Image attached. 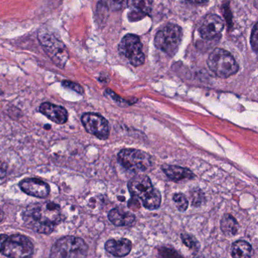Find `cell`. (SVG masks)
Returning <instances> with one entry per match:
<instances>
[{
	"label": "cell",
	"mask_w": 258,
	"mask_h": 258,
	"mask_svg": "<svg viewBox=\"0 0 258 258\" xmlns=\"http://www.w3.org/2000/svg\"><path fill=\"white\" fill-rule=\"evenodd\" d=\"M23 221L27 227L36 233L50 234L59 224L64 216L59 205L51 202L34 203L27 206L22 214Z\"/></svg>",
	"instance_id": "1"
},
{
	"label": "cell",
	"mask_w": 258,
	"mask_h": 258,
	"mask_svg": "<svg viewBox=\"0 0 258 258\" xmlns=\"http://www.w3.org/2000/svg\"><path fill=\"white\" fill-rule=\"evenodd\" d=\"M181 239L183 241V244L188 248L191 249L198 250V247H199V243L198 240L195 239V236H192L187 233H182Z\"/></svg>",
	"instance_id": "22"
},
{
	"label": "cell",
	"mask_w": 258,
	"mask_h": 258,
	"mask_svg": "<svg viewBox=\"0 0 258 258\" xmlns=\"http://www.w3.org/2000/svg\"><path fill=\"white\" fill-rule=\"evenodd\" d=\"M183 39V30L177 24H169L156 33L154 45L159 49L170 56H174L178 51Z\"/></svg>",
	"instance_id": "6"
},
{
	"label": "cell",
	"mask_w": 258,
	"mask_h": 258,
	"mask_svg": "<svg viewBox=\"0 0 258 258\" xmlns=\"http://www.w3.org/2000/svg\"><path fill=\"white\" fill-rule=\"evenodd\" d=\"M224 28V20L219 15L211 14L203 18L200 23L198 32L202 39L210 40L219 36Z\"/></svg>",
	"instance_id": "11"
},
{
	"label": "cell",
	"mask_w": 258,
	"mask_h": 258,
	"mask_svg": "<svg viewBox=\"0 0 258 258\" xmlns=\"http://www.w3.org/2000/svg\"><path fill=\"white\" fill-rule=\"evenodd\" d=\"M162 169L165 174L174 181L192 179L194 177V174L190 170L176 165H164Z\"/></svg>",
	"instance_id": "17"
},
{
	"label": "cell",
	"mask_w": 258,
	"mask_h": 258,
	"mask_svg": "<svg viewBox=\"0 0 258 258\" xmlns=\"http://www.w3.org/2000/svg\"><path fill=\"white\" fill-rule=\"evenodd\" d=\"M173 200H174L177 209L180 212H183L187 210L188 207H189V201H188L187 198L184 194H174V197H173Z\"/></svg>",
	"instance_id": "20"
},
{
	"label": "cell",
	"mask_w": 258,
	"mask_h": 258,
	"mask_svg": "<svg viewBox=\"0 0 258 258\" xmlns=\"http://www.w3.org/2000/svg\"><path fill=\"white\" fill-rule=\"evenodd\" d=\"M153 0H127L129 17L131 21H138L151 12Z\"/></svg>",
	"instance_id": "15"
},
{
	"label": "cell",
	"mask_w": 258,
	"mask_h": 258,
	"mask_svg": "<svg viewBox=\"0 0 258 258\" xmlns=\"http://www.w3.org/2000/svg\"><path fill=\"white\" fill-rule=\"evenodd\" d=\"M131 241L125 238L109 239L105 244L106 251L115 257H124L128 255L132 250Z\"/></svg>",
	"instance_id": "14"
},
{
	"label": "cell",
	"mask_w": 258,
	"mask_h": 258,
	"mask_svg": "<svg viewBox=\"0 0 258 258\" xmlns=\"http://www.w3.org/2000/svg\"><path fill=\"white\" fill-rule=\"evenodd\" d=\"M7 165H6V162L0 160V179L6 177V174H7Z\"/></svg>",
	"instance_id": "27"
},
{
	"label": "cell",
	"mask_w": 258,
	"mask_h": 258,
	"mask_svg": "<svg viewBox=\"0 0 258 258\" xmlns=\"http://www.w3.org/2000/svg\"><path fill=\"white\" fill-rule=\"evenodd\" d=\"M252 255V247L246 241L238 240L232 246L233 258H251Z\"/></svg>",
	"instance_id": "19"
},
{
	"label": "cell",
	"mask_w": 258,
	"mask_h": 258,
	"mask_svg": "<svg viewBox=\"0 0 258 258\" xmlns=\"http://www.w3.org/2000/svg\"><path fill=\"white\" fill-rule=\"evenodd\" d=\"M128 189L133 198L142 200L145 209H154L162 201L160 192L153 187L148 176L139 174L133 177L129 182Z\"/></svg>",
	"instance_id": "2"
},
{
	"label": "cell",
	"mask_w": 258,
	"mask_h": 258,
	"mask_svg": "<svg viewBox=\"0 0 258 258\" xmlns=\"http://www.w3.org/2000/svg\"><path fill=\"white\" fill-rule=\"evenodd\" d=\"M125 0H110V7L113 11H118L122 9Z\"/></svg>",
	"instance_id": "26"
},
{
	"label": "cell",
	"mask_w": 258,
	"mask_h": 258,
	"mask_svg": "<svg viewBox=\"0 0 258 258\" xmlns=\"http://www.w3.org/2000/svg\"><path fill=\"white\" fill-rule=\"evenodd\" d=\"M34 246L27 236L22 235L8 236L3 245L2 254L9 258H30Z\"/></svg>",
	"instance_id": "7"
},
{
	"label": "cell",
	"mask_w": 258,
	"mask_h": 258,
	"mask_svg": "<svg viewBox=\"0 0 258 258\" xmlns=\"http://www.w3.org/2000/svg\"><path fill=\"white\" fill-rule=\"evenodd\" d=\"M257 24H254L253 27L252 32H251V44L252 49L254 52H257L258 41H257Z\"/></svg>",
	"instance_id": "25"
},
{
	"label": "cell",
	"mask_w": 258,
	"mask_h": 258,
	"mask_svg": "<svg viewBox=\"0 0 258 258\" xmlns=\"http://www.w3.org/2000/svg\"><path fill=\"white\" fill-rule=\"evenodd\" d=\"M89 247L83 239L68 236L59 239L53 245L50 258H86Z\"/></svg>",
	"instance_id": "3"
},
{
	"label": "cell",
	"mask_w": 258,
	"mask_h": 258,
	"mask_svg": "<svg viewBox=\"0 0 258 258\" xmlns=\"http://www.w3.org/2000/svg\"><path fill=\"white\" fill-rule=\"evenodd\" d=\"M19 186L23 192L36 198H45L50 192L49 186L39 179H24L20 182Z\"/></svg>",
	"instance_id": "12"
},
{
	"label": "cell",
	"mask_w": 258,
	"mask_h": 258,
	"mask_svg": "<svg viewBox=\"0 0 258 258\" xmlns=\"http://www.w3.org/2000/svg\"><path fill=\"white\" fill-rule=\"evenodd\" d=\"M82 123L88 133L98 139L106 140L109 136V125L103 116L96 113H85L81 117Z\"/></svg>",
	"instance_id": "10"
},
{
	"label": "cell",
	"mask_w": 258,
	"mask_h": 258,
	"mask_svg": "<svg viewBox=\"0 0 258 258\" xmlns=\"http://www.w3.org/2000/svg\"><path fill=\"white\" fill-rule=\"evenodd\" d=\"M7 236V235H0V253L2 252V250H3V245H4L5 241H6Z\"/></svg>",
	"instance_id": "28"
},
{
	"label": "cell",
	"mask_w": 258,
	"mask_h": 258,
	"mask_svg": "<svg viewBox=\"0 0 258 258\" xmlns=\"http://www.w3.org/2000/svg\"><path fill=\"white\" fill-rule=\"evenodd\" d=\"M39 111L53 122L62 125L68 121V113L62 106L45 102L41 104Z\"/></svg>",
	"instance_id": "13"
},
{
	"label": "cell",
	"mask_w": 258,
	"mask_h": 258,
	"mask_svg": "<svg viewBox=\"0 0 258 258\" xmlns=\"http://www.w3.org/2000/svg\"><path fill=\"white\" fill-rule=\"evenodd\" d=\"M109 220L116 227H126L131 225L136 220V217L131 212L116 208L109 212Z\"/></svg>",
	"instance_id": "16"
},
{
	"label": "cell",
	"mask_w": 258,
	"mask_h": 258,
	"mask_svg": "<svg viewBox=\"0 0 258 258\" xmlns=\"http://www.w3.org/2000/svg\"><path fill=\"white\" fill-rule=\"evenodd\" d=\"M5 218V213L2 209H0V223L3 222Z\"/></svg>",
	"instance_id": "30"
},
{
	"label": "cell",
	"mask_w": 258,
	"mask_h": 258,
	"mask_svg": "<svg viewBox=\"0 0 258 258\" xmlns=\"http://www.w3.org/2000/svg\"><path fill=\"white\" fill-rule=\"evenodd\" d=\"M159 258H183L174 248L162 247L159 249Z\"/></svg>",
	"instance_id": "23"
},
{
	"label": "cell",
	"mask_w": 258,
	"mask_h": 258,
	"mask_svg": "<svg viewBox=\"0 0 258 258\" xmlns=\"http://www.w3.org/2000/svg\"><path fill=\"white\" fill-rule=\"evenodd\" d=\"M96 19L98 24H104L109 16V8L103 2H100L97 6Z\"/></svg>",
	"instance_id": "21"
},
{
	"label": "cell",
	"mask_w": 258,
	"mask_h": 258,
	"mask_svg": "<svg viewBox=\"0 0 258 258\" xmlns=\"http://www.w3.org/2000/svg\"><path fill=\"white\" fill-rule=\"evenodd\" d=\"M62 85L63 87L74 91V92H77V93L80 94V95H83L84 93L83 88L80 85L77 84V83H73V82L69 81V80H63L62 82Z\"/></svg>",
	"instance_id": "24"
},
{
	"label": "cell",
	"mask_w": 258,
	"mask_h": 258,
	"mask_svg": "<svg viewBox=\"0 0 258 258\" xmlns=\"http://www.w3.org/2000/svg\"><path fill=\"white\" fill-rule=\"evenodd\" d=\"M221 229L225 236H233L239 231V224L236 218L230 214H226L221 221Z\"/></svg>",
	"instance_id": "18"
},
{
	"label": "cell",
	"mask_w": 258,
	"mask_h": 258,
	"mask_svg": "<svg viewBox=\"0 0 258 258\" xmlns=\"http://www.w3.org/2000/svg\"><path fill=\"white\" fill-rule=\"evenodd\" d=\"M191 3H195V4H201V3H205L207 0H186Z\"/></svg>",
	"instance_id": "29"
},
{
	"label": "cell",
	"mask_w": 258,
	"mask_h": 258,
	"mask_svg": "<svg viewBox=\"0 0 258 258\" xmlns=\"http://www.w3.org/2000/svg\"><path fill=\"white\" fill-rule=\"evenodd\" d=\"M209 69L220 78L226 79L239 71V65L231 54L222 48L214 50L208 59Z\"/></svg>",
	"instance_id": "5"
},
{
	"label": "cell",
	"mask_w": 258,
	"mask_h": 258,
	"mask_svg": "<svg viewBox=\"0 0 258 258\" xmlns=\"http://www.w3.org/2000/svg\"><path fill=\"white\" fill-rule=\"evenodd\" d=\"M118 51L133 66L139 67L145 62L142 44L139 36L127 34L124 36L118 45Z\"/></svg>",
	"instance_id": "9"
},
{
	"label": "cell",
	"mask_w": 258,
	"mask_h": 258,
	"mask_svg": "<svg viewBox=\"0 0 258 258\" xmlns=\"http://www.w3.org/2000/svg\"><path fill=\"white\" fill-rule=\"evenodd\" d=\"M38 39L51 61L59 68H65L69 59V53L63 42L53 33L43 29L38 33Z\"/></svg>",
	"instance_id": "4"
},
{
	"label": "cell",
	"mask_w": 258,
	"mask_h": 258,
	"mask_svg": "<svg viewBox=\"0 0 258 258\" xmlns=\"http://www.w3.org/2000/svg\"><path fill=\"white\" fill-rule=\"evenodd\" d=\"M118 158L124 168L134 172L148 171L152 165L151 156L136 149H124L120 152Z\"/></svg>",
	"instance_id": "8"
}]
</instances>
